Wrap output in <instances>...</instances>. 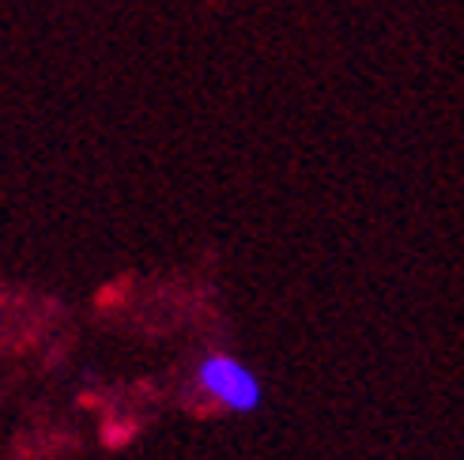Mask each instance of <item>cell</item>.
I'll use <instances>...</instances> for the list:
<instances>
[{
  "label": "cell",
  "mask_w": 464,
  "mask_h": 460,
  "mask_svg": "<svg viewBox=\"0 0 464 460\" xmlns=\"http://www.w3.org/2000/svg\"><path fill=\"white\" fill-rule=\"evenodd\" d=\"M200 385H204L223 407L253 411V407L261 404V385H257V378H253L242 362L227 359V355L204 359V366H200Z\"/></svg>",
  "instance_id": "1"
}]
</instances>
